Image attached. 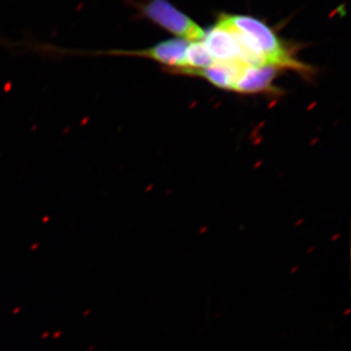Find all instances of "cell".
<instances>
[{
  "label": "cell",
  "mask_w": 351,
  "mask_h": 351,
  "mask_svg": "<svg viewBox=\"0 0 351 351\" xmlns=\"http://www.w3.org/2000/svg\"><path fill=\"white\" fill-rule=\"evenodd\" d=\"M219 22L237 29L247 47L263 60L267 66L278 69H292L298 73H311V66L299 61L276 32L252 16L221 14Z\"/></svg>",
  "instance_id": "6da1fadb"
},
{
  "label": "cell",
  "mask_w": 351,
  "mask_h": 351,
  "mask_svg": "<svg viewBox=\"0 0 351 351\" xmlns=\"http://www.w3.org/2000/svg\"><path fill=\"white\" fill-rule=\"evenodd\" d=\"M135 5L138 16L175 34L178 38L200 41L204 38V29L168 0H147Z\"/></svg>",
  "instance_id": "7a4b0ae2"
},
{
  "label": "cell",
  "mask_w": 351,
  "mask_h": 351,
  "mask_svg": "<svg viewBox=\"0 0 351 351\" xmlns=\"http://www.w3.org/2000/svg\"><path fill=\"white\" fill-rule=\"evenodd\" d=\"M202 43L215 64L226 66H245L239 59V46L232 32L217 23L212 29L205 32Z\"/></svg>",
  "instance_id": "3957f363"
},
{
  "label": "cell",
  "mask_w": 351,
  "mask_h": 351,
  "mask_svg": "<svg viewBox=\"0 0 351 351\" xmlns=\"http://www.w3.org/2000/svg\"><path fill=\"white\" fill-rule=\"evenodd\" d=\"M280 69L271 66H245L240 71L232 91L241 94H258L274 91V80Z\"/></svg>",
  "instance_id": "277c9868"
},
{
  "label": "cell",
  "mask_w": 351,
  "mask_h": 351,
  "mask_svg": "<svg viewBox=\"0 0 351 351\" xmlns=\"http://www.w3.org/2000/svg\"><path fill=\"white\" fill-rule=\"evenodd\" d=\"M215 64L213 58L208 52L202 41L189 43L184 55V66L182 69H202Z\"/></svg>",
  "instance_id": "5b68a950"
}]
</instances>
